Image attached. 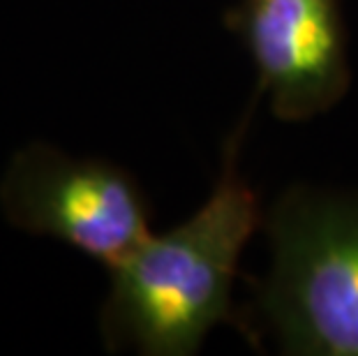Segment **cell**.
Listing matches in <instances>:
<instances>
[{
	"label": "cell",
	"instance_id": "3",
	"mask_svg": "<svg viewBox=\"0 0 358 356\" xmlns=\"http://www.w3.org/2000/svg\"><path fill=\"white\" fill-rule=\"evenodd\" d=\"M0 211L14 229L53 238L109 271L150 232L136 178L104 157H77L47 141L19 146L0 176Z\"/></svg>",
	"mask_w": 358,
	"mask_h": 356
},
{
	"label": "cell",
	"instance_id": "1",
	"mask_svg": "<svg viewBox=\"0 0 358 356\" xmlns=\"http://www.w3.org/2000/svg\"><path fill=\"white\" fill-rule=\"evenodd\" d=\"M259 100L255 90L227 134L220 173L201 206L171 229L150 232L109 269L100 310L106 352L194 356L220 324L243 333L245 315L234 303V285L243 252L264 227V211L241 169V150Z\"/></svg>",
	"mask_w": 358,
	"mask_h": 356
},
{
	"label": "cell",
	"instance_id": "4",
	"mask_svg": "<svg viewBox=\"0 0 358 356\" xmlns=\"http://www.w3.org/2000/svg\"><path fill=\"white\" fill-rule=\"evenodd\" d=\"M257 72V93L282 123H306L352 86L340 0H238L224 17Z\"/></svg>",
	"mask_w": 358,
	"mask_h": 356
},
{
	"label": "cell",
	"instance_id": "2",
	"mask_svg": "<svg viewBox=\"0 0 358 356\" xmlns=\"http://www.w3.org/2000/svg\"><path fill=\"white\" fill-rule=\"evenodd\" d=\"M268 273L243 336L287 356H358V190L296 183L264 213Z\"/></svg>",
	"mask_w": 358,
	"mask_h": 356
}]
</instances>
